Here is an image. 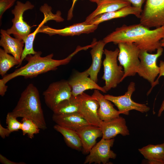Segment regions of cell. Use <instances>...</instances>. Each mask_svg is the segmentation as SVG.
Instances as JSON below:
<instances>
[{"instance_id":"obj_20","label":"cell","mask_w":164,"mask_h":164,"mask_svg":"<svg viewBox=\"0 0 164 164\" xmlns=\"http://www.w3.org/2000/svg\"><path fill=\"white\" fill-rule=\"evenodd\" d=\"M98 102V115L102 121H107L120 116L121 113L114 107L111 102L106 99L98 90H94L92 95Z\"/></svg>"},{"instance_id":"obj_1","label":"cell","mask_w":164,"mask_h":164,"mask_svg":"<svg viewBox=\"0 0 164 164\" xmlns=\"http://www.w3.org/2000/svg\"><path fill=\"white\" fill-rule=\"evenodd\" d=\"M164 36V26L150 29L140 23L123 25L104 38L106 44L112 42L134 43L140 50L152 53L161 47L160 41Z\"/></svg>"},{"instance_id":"obj_8","label":"cell","mask_w":164,"mask_h":164,"mask_svg":"<svg viewBox=\"0 0 164 164\" xmlns=\"http://www.w3.org/2000/svg\"><path fill=\"white\" fill-rule=\"evenodd\" d=\"M163 48L160 47L154 54L149 53L145 50H140L139 58L140 65L137 73L153 86L156 77L159 74V67L157 64L158 58L162 55Z\"/></svg>"},{"instance_id":"obj_34","label":"cell","mask_w":164,"mask_h":164,"mask_svg":"<svg viewBox=\"0 0 164 164\" xmlns=\"http://www.w3.org/2000/svg\"><path fill=\"white\" fill-rule=\"evenodd\" d=\"M0 161L1 163L3 164H24V162H15L10 161L7 159L2 154L0 155Z\"/></svg>"},{"instance_id":"obj_13","label":"cell","mask_w":164,"mask_h":164,"mask_svg":"<svg viewBox=\"0 0 164 164\" xmlns=\"http://www.w3.org/2000/svg\"><path fill=\"white\" fill-rule=\"evenodd\" d=\"M89 76L87 69L82 72H76L70 77L67 81L71 88L72 96L76 97L88 90H98L104 93L107 92L103 87L99 85Z\"/></svg>"},{"instance_id":"obj_14","label":"cell","mask_w":164,"mask_h":164,"mask_svg":"<svg viewBox=\"0 0 164 164\" xmlns=\"http://www.w3.org/2000/svg\"><path fill=\"white\" fill-rule=\"evenodd\" d=\"M98 26L96 24L87 25L84 22L74 24L63 29H55L43 25L39 29L38 33H46L50 36L56 34L63 36H79L94 32Z\"/></svg>"},{"instance_id":"obj_31","label":"cell","mask_w":164,"mask_h":164,"mask_svg":"<svg viewBox=\"0 0 164 164\" xmlns=\"http://www.w3.org/2000/svg\"><path fill=\"white\" fill-rule=\"evenodd\" d=\"M159 76L157 79L155 81L154 84L149 91L148 92V94H149L151 92L152 89L156 85L159 84V80L160 77L162 76H164V61L160 60L159 61Z\"/></svg>"},{"instance_id":"obj_36","label":"cell","mask_w":164,"mask_h":164,"mask_svg":"<svg viewBox=\"0 0 164 164\" xmlns=\"http://www.w3.org/2000/svg\"><path fill=\"white\" fill-rule=\"evenodd\" d=\"M77 0H72V6L69 10L68 11L67 14V19L68 20H70L73 17V11L74 6L75 5L76 2Z\"/></svg>"},{"instance_id":"obj_4","label":"cell","mask_w":164,"mask_h":164,"mask_svg":"<svg viewBox=\"0 0 164 164\" xmlns=\"http://www.w3.org/2000/svg\"><path fill=\"white\" fill-rule=\"evenodd\" d=\"M119 52L118 48L114 51L107 49L104 50L105 58L103 62L104 74L102 79L105 81V84L103 87L106 92L116 87L122 82L124 71L122 67L118 64Z\"/></svg>"},{"instance_id":"obj_35","label":"cell","mask_w":164,"mask_h":164,"mask_svg":"<svg viewBox=\"0 0 164 164\" xmlns=\"http://www.w3.org/2000/svg\"><path fill=\"white\" fill-rule=\"evenodd\" d=\"M8 86L4 83L2 79L0 80V95L3 97L7 91Z\"/></svg>"},{"instance_id":"obj_37","label":"cell","mask_w":164,"mask_h":164,"mask_svg":"<svg viewBox=\"0 0 164 164\" xmlns=\"http://www.w3.org/2000/svg\"><path fill=\"white\" fill-rule=\"evenodd\" d=\"M164 111V100L163 101L162 103L161 106V107L159 109V111L158 116V117H160L161 115V114Z\"/></svg>"},{"instance_id":"obj_28","label":"cell","mask_w":164,"mask_h":164,"mask_svg":"<svg viewBox=\"0 0 164 164\" xmlns=\"http://www.w3.org/2000/svg\"><path fill=\"white\" fill-rule=\"evenodd\" d=\"M22 121L21 130L23 135H27L29 138L32 139L34 135L39 132L40 128L32 120L22 118Z\"/></svg>"},{"instance_id":"obj_25","label":"cell","mask_w":164,"mask_h":164,"mask_svg":"<svg viewBox=\"0 0 164 164\" xmlns=\"http://www.w3.org/2000/svg\"><path fill=\"white\" fill-rule=\"evenodd\" d=\"M53 128L63 136L64 141L67 146L77 151L82 150L81 140L76 131L57 124L54 126Z\"/></svg>"},{"instance_id":"obj_17","label":"cell","mask_w":164,"mask_h":164,"mask_svg":"<svg viewBox=\"0 0 164 164\" xmlns=\"http://www.w3.org/2000/svg\"><path fill=\"white\" fill-rule=\"evenodd\" d=\"M0 33V46L6 53L11 54L20 62L25 42L19 39L12 37L5 30L1 29Z\"/></svg>"},{"instance_id":"obj_40","label":"cell","mask_w":164,"mask_h":164,"mask_svg":"<svg viewBox=\"0 0 164 164\" xmlns=\"http://www.w3.org/2000/svg\"><path fill=\"white\" fill-rule=\"evenodd\" d=\"M161 47H164V45H162L161 46Z\"/></svg>"},{"instance_id":"obj_41","label":"cell","mask_w":164,"mask_h":164,"mask_svg":"<svg viewBox=\"0 0 164 164\" xmlns=\"http://www.w3.org/2000/svg\"><path fill=\"white\" fill-rule=\"evenodd\" d=\"M163 164H164V157L163 159Z\"/></svg>"},{"instance_id":"obj_12","label":"cell","mask_w":164,"mask_h":164,"mask_svg":"<svg viewBox=\"0 0 164 164\" xmlns=\"http://www.w3.org/2000/svg\"><path fill=\"white\" fill-rule=\"evenodd\" d=\"M80 95V103L78 113L91 125L100 127L102 121L98 115V102L92 95L84 92Z\"/></svg>"},{"instance_id":"obj_23","label":"cell","mask_w":164,"mask_h":164,"mask_svg":"<svg viewBox=\"0 0 164 164\" xmlns=\"http://www.w3.org/2000/svg\"><path fill=\"white\" fill-rule=\"evenodd\" d=\"M43 13L44 15L43 20L34 32L30 33L25 41V46L23 51L19 64L16 67H19L21 66L22 61L28 55L34 54L36 53V51H35L33 49V43L36 35L38 33L40 28L48 21L51 20L55 21L56 19V15L53 13L51 10L44 11Z\"/></svg>"},{"instance_id":"obj_11","label":"cell","mask_w":164,"mask_h":164,"mask_svg":"<svg viewBox=\"0 0 164 164\" xmlns=\"http://www.w3.org/2000/svg\"><path fill=\"white\" fill-rule=\"evenodd\" d=\"M114 139H104L102 138L91 150L89 154L86 157L84 164H90L93 163L106 164L110 159H115L117 155L111 149Z\"/></svg>"},{"instance_id":"obj_10","label":"cell","mask_w":164,"mask_h":164,"mask_svg":"<svg viewBox=\"0 0 164 164\" xmlns=\"http://www.w3.org/2000/svg\"><path fill=\"white\" fill-rule=\"evenodd\" d=\"M43 95L46 105L53 111L60 103L71 96V89L67 80H62L50 84Z\"/></svg>"},{"instance_id":"obj_38","label":"cell","mask_w":164,"mask_h":164,"mask_svg":"<svg viewBox=\"0 0 164 164\" xmlns=\"http://www.w3.org/2000/svg\"><path fill=\"white\" fill-rule=\"evenodd\" d=\"M160 43H161V46L162 45H164V36L161 40Z\"/></svg>"},{"instance_id":"obj_22","label":"cell","mask_w":164,"mask_h":164,"mask_svg":"<svg viewBox=\"0 0 164 164\" xmlns=\"http://www.w3.org/2000/svg\"><path fill=\"white\" fill-rule=\"evenodd\" d=\"M97 4V8L86 17L85 22H89L99 15L115 11L131 5L129 2L123 0H100Z\"/></svg>"},{"instance_id":"obj_32","label":"cell","mask_w":164,"mask_h":164,"mask_svg":"<svg viewBox=\"0 0 164 164\" xmlns=\"http://www.w3.org/2000/svg\"><path fill=\"white\" fill-rule=\"evenodd\" d=\"M127 2L132 5V6L135 8L142 9L143 4L146 0H123Z\"/></svg>"},{"instance_id":"obj_39","label":"cell","mask_w":164,"mask_h":164,"mask_svg":"<svg viewBox=\"0 0 164 164\" xmlns=\"http://www.w3.org/2000/svg\"><path fill=\"white\" fill-rule=\"evenodd\" d=\"M100 0H89V1L93 2H95L96 3H97L98 1H99Z\"/></svg>"},{"instance_id":"obj_33","label":"cell","mask_w":164,"mask_h":164,"mask_svg":"<svg viewBox=\"0 0 164 164\" xmlns=\"http://www.w3.org/2000/svg\"><path fill=\"white\" fill-rule=\"evenodd\" d=\"M11 133L7 128H4L0 124V136L2 138L4 139L6 137L9 136Z\"/></svg>"},{"instance_id":"obj_2","label":"cell","mask_w":164,"mask_h":164,"mask_svg":"<svg viewBox=\"0 0 164 164\" xmlns=\"http://www.w3.org/2000/svg\"><path fill=\"white\" fill-rule=\"evenodd\" d=\"M80 50L77 47L67 57L60 60L53 59V53L42 57V52L40 51L36 52L34 54L28 55L25 59L27 62L26 64L15 70L12 73L5 75L2 79L6 84L17 77L22 76L25 78H32L49 71L56 70L58 67L68 63L73 57Z\"/></svg>"},{"instance_id":"obj_30","label":"cell","mask_w":164,"mask_h":164,"mask_svg":"<svg viewBox=\"0 0 164 164\" xmlns=\"http://www.w3.org/2000/svg\"><path fill=\"white\" fill-rule=\"evenodd\" d=\"M17 0H0V19L1 21L2 15L7 9L13 6Z\"/></svg>"},{"instance_id":"obj_9","label":"cell","mask_w":164,"mask_h":164,"mask_svg":"<svg viewBox=\"0 0 164 164\" xmlns=\"http://www.w3.org/2000/svg\"><path fill=\"white\" fill-rule=\"evenodd\" d=\"M135 83L132 82L124 94L117 96L105 94L104 96L106 99L116 106L121 114L128 115L130 111L132 110H135L142 113L147 112L150 109L149 107L145 104L136 103L131 98L132 95L135 90Z\"/></svg>"},{"instance_id":"obj_18","label":"cell","mask_w":164,"mask_h":164,"mask_svg":"<svg viewBox=\"0 0 164 164\" xmlns=\"http://www.w3.org/2000/svg\"><path fill=\"white\" fill-rule=\"evenodd\" d=\"M82 144L83 152L87 154L96 144V140L102 137V133L99 127L90 125L76 131Z\"/></svg>"},{"instance_id":"obj_3","label":"cell","mask_w":164,"mask_h":164,"mask_svg":"<svg viewBox=\"0 0 164 164\" xmlns=\"http://www.w3.org/2000/svg\"><path fill=\"white\" fill-rule=\"evenodd\" d=\"M11 113L16 118L32 120L40 129L47 128L41 106L39 91L33 84H29L23 91Z\"/></svg>"},{"instance_id":"obj_29","label":"cell","mask_w":164,"mask_h":164,"mask_svg":"<svg viewBox=\"0 0 164 164\" xmlns=\"http://www.w3.org/2000/svg\"><path fill=\"white\" fill-rule=\"evenodd\" d=\"M10 112H8L6 118V123L7 128L12 132L18 131L21 129L22 123L17 119Z\"/></svg>"},{"instance_id":"obj_26","label":"cell","mask_w":164,"mask_h":164,"mask_svg":"<svg viewBox=\"0 0 164 164\" xmlns=\"http://www.w3.org/2000/svg\"><path fill=\"white\" fill-rule=\"evenodd\" d=\"M80 103V95L76 97L72 95L69 98L60 103L52 111L56 114L78 113Z\"/></svg>"},{"instance_id":"obj_16","label":"cell","mask_w":164,"mask_h":164,"mask_svg":"<svg viewBox=\"0 0 164 164\" xmlns=\"http://www.w3.org/2000/svg\"><path fill=\"white\" fill-rule=\"evenodd\" d=\"M52 118L56 124L76 131L91 125L78 113L63 114H53Z\"/></svg>"},{"instance_id":"obj_27","label":"cell","mask_w":164,"mask_h":164,"mask_svg":"<svg viewBox=\"0 0 164 164\" xmlns=\"http://www.w3.org/2000/svg\"><path fill=\"white\" fill-rule=\"evenodd\" d=\"M19 61L13 56L6 53L0 49V74L4 77L10 68L15 65H18Z\"/></svg>"},{"instance_id":"obj_7","label":"cell","mask_w":164,"mask_h":164,"mask_svg":"<svg viewBox=\"0 0 164 164\" xmlns=\"http://www.w3.org/2000/svg\"><path fill=\"white\" fill-rule=\"evenodd\" d=\"M140 23L150 29L164 26V0H146Z\"/></svg>"},{"instance_id":"obj_5","label":"cell","mask_w":164,"mask_h":164,"mask_svg":"<svg viewBox=\"0 0 164 164\" xmlns=\"http://www.w3.org/2000/svg\"><path fill=\"white\" fill-rule=\"evenodd\" d=\"M118 45L119 50L118 59L124 71L122 81L126 77L134 76L137 73L140 63V50L134 43H121Z\"/></svg>"},{"instance_id":"obj_19","label":"cell","mask_w":164,"mask_h":164,"mask_svg":"<svg viewBox=\"0 0 164 164\" xmlns=\"http://www.w3.org/2000/svg\"><path fill=\"white\" fill-rule=\"evenodd\" d=\"M142 9L131 5L128 6L118 10L99 15L87 22V25H99L101 23L113 19L126 17L129 15H134L140 18Z\"/></svg>"},{"instance_id":"obj_6","label":"cell","mask_w":164,"mask_h":164,"mask_svg":"<svg viewBox=\"0 0 164 164\" xmlns=\"http://www.w3.org/2000/svg\"><path fill=\"white\" fill-rule=\"evenodd\" d=\"M34 5L29 1L23 3L17 1L16 5L11 12L14 17L12 19V26L6 31L9 34H12L14 37L23 40L24 42L27 36L30 34L31 26L23 20L24 12L28 10L32 9Z\"/></svg>"},{"instance_id":"obj_15","label":"cell","mask_w":164,"mask_h":164,"mask_svg":"<svg viewBox=\"0 0 164 164\" xmlns=\"http://www.w3.org/2000/svg\"><path fill=\"white\" fill-rule=\"evenodd\" d=\"M102 133V138H113L118 135L123 136L129 135V132L125 119L121 116L107 121H102L100 127Z\"/></svg>"},{"instance_id":"obj_21","label":"cell","mask_w":164,"mask_h":164,"mask_svg":"<svg viewBox=\"0 0 164 164\" xmlns=\"http://www.w3.org/2000/svg\"><path fill=\"white\" fill-rule=\"evenodd\" d=\"M106 44L103 40L95 42L90 51L92 61L91 66L87 69L90 78L96 83L101 65L104 48Z\"/></svg>"},{"instance_id":"obj_24","label":"cell","mask_w":164,"mask_h":164,"mask_svg":"<svg viewBox=\"0 0 164 164\" xmlns=\"http://www.w3.org/2000/svg\"><path fill=\"white\" fill-rule=\"evenodd\" d=\"M138 150L150 164H164V142L156 145H149Z\"/></svg>"}]
</instances>
